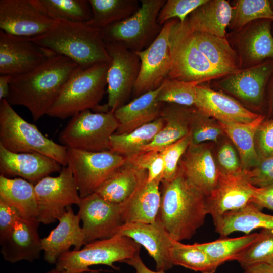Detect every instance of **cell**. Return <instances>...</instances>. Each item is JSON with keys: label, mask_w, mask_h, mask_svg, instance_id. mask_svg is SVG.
Here are the masks:
<instances>
[{"label": "cell", "mask_w": 273, "mask_h": 273, "mask_svg": "<svg viewBox=\"0 0 273 273\" xmlns=\"http://www.w3.org/2000/svg\"><path fill=\"white\" fill-rule=\"evenodd\" d=\"M71 59L55 54L33 70L12 76L6 100L28 109L35 121L47 113L66 82L79 68Z\"/></svg>", "instance_id": "6da1fadb"}, {"label": "cell", "mask_w": 273, "mask_h": 273, "mask_svg": "<svg viewBox=\"0 0 273 273\" xmlns=\"http://www.w3.org/2000/svg\"><path fill=\"white\" fill-rule=\"evenodd\" d=\"M161 202L157 217L175 241L190 239L207 215L206 197L178 169L170 180H162Z\"/></svg>", "instance_id": "7a4b0ae2"}, {"label": "cell", "mask_w": 273, "mask_h": 273, "mask_svg": "<svg viewBox=\"0 0 273 273\" xmlns=\"http://www.w3.org/2000/svg\"><path fill=\"white\" fill-rule=\"evenodd\" d=\"M29 39L56 54L71 59L83 69L111 61L101 29L84 22L57 20L48 32Z\"/></svg>", "instance_id": "3957f363"}, {"label": "cell", "mask_w": 273, "mask_h": 273, "mask_svg": "<svg viewBox=\"0 0 273 273\" xmlns=\"http://www.w3.org/2000/svg\"><path fill=\"white\" fill-rule=\"evenodd\" d=\"M109 63L79 67L64 85L47 115L64 119L99 106L107 85Z\"/></svg>", "instance_id": "277c9868"}, {"label": "cell", "mask_w": 273, "mask_h": 273, "mask_svg": "<svg viewBox=\"0 0 273 273\" xmlns=\"http://www.w3.org/2000/svg\"><path fill=\"white\" fill-rule=\"evenodd\" d=\"M0 145L14 153H37L63 166L67 165V148L44 136L22 118L6 99L0 102Z\"/></svg>", "instance_id": "5b68a950"}, {"label": "cell", "mask_w": 273, "mask_h": 273, "mask_svg": "<svg viewBox=\"0 0 273 273\" xmlns=\"http://www.w3.org/2000/svg\"><path fill=\"white\" fill-rule=\"evenodd\" d=\"M141 245L132 239L116 234L108 239L86 244L79 250L69 251L59 257L56 268L68 273L92 271L89 267L106 265L117 269L114 263L123 262L140 252Z\"/></svg>", "instance_id": "8992f818"}, {"label": "cell", "mask_w": 273, "mask_h": 273, "mask_svg": "<svg viewBox=\"0 0 273 273\" xmlns=\"http://www.w3.org/2000/svg\"><path fill=\"white\" fill-rule=\"evenodd\" d=\"M171 65L167 78L199 84L224 76L198 49L183 23L178 20L170 33Z\"/></svg>", "instance_id": "52a82bcc"}, {"label": "cell", "mask_w": 273, "mask_h": 273, "mask_svg": "<svg viewBox=\"0 0 273 273\" xmlns=\"http://www.w3.org/2000/svg\"><path fill=\"white\" fill-rule=\"evenodd\" d=\"M139 9L131 16L101 29L105 43H118L138 52L148 47L160 33L157 22L165 0H141Z\"/></svg>", "instance_id": "ba28073f"}, {"label": "cell", "mask_w": 273, "mask_h": 273, "mask_svg": "<svg viewBox=\"0 0 273 273\" xmlns=\"http://www.w3.org/2000/svg\"><path fill=\"white\" fill-rule=\"evenodd\" d=\"M113 111H82L72 117L59 140L67 148L89 152L109 150L111 136L119 127Z\"/></svg>", "instance_id": "9c48e42d"}, {"label": "cell", "mask_w": 273, "mask_h": 273, "mask_svg": "<svg viewBox=\"0 0 273 273\" xmlns=\"http://www.w3.org/2000/svg\"><path fill=\"white\" fill-rule=\"evenodd\" d=\"M126 161V157L110 150L89 152L67 148V166L81 198L94 193Z\"/></svg>", "instance_id": "30bf717a"}, {"label": "cell", "mask_w": 273, "mask_h": 273, "mask_svg": "<svg viewBox=\"0 0 273 273\" xmlns=\"http://www.w3.org/2000/svg\"><path fill=\"white\" fill-rule=\"evenodd\" d=\"M106 48L111 59L107 77L108 101L96 109L98 112H114L125 104L132 92L141 62L135 52L121 44L108 43Z\"/></svg>", "instance_id": "8fae6325"}, {"label": "cell", "mask_w": 273, "mask_h": 273, "mask_svg": "<svg viewBox=\"0 0 273 273\" xmlns=\"http://www.w3.org/2000/svg\"><path fill=\"white\" fill-rule=\"evenodd\" d=\"M37 202L36 220L44 224L55 222L81 197L70 168L63 166L55 177L46 176L34 185Z\"/></svg>", "instance_id": "7c38bea8"}, {"label": "cell", "mask_w": 273, "mask_h": 273, "mask_svg": "<svg viewBox=\"0 0 273 273\" xmlns=\"http://www.w3.org/2000/svg\"><path fill=\"white\" fill-rule=\"evenodd\" d=\"M177 19L166 22L154 41L146 49L135 52L141 67L132 90L137 97L161 86L167 78L171 65L170 33Z\"/></svg>", "instance_id": "4fadbf2b"}, {"label": "cell", "mask_w": 273, "mask_h": 273, "mask_svg": "<svg viewBox=\"0 0 273 273\" xmlns=\"http://www.w3.org/2000/svg\"><path fill=\"white\" fill-rule=\"evenodd\" d=\"M272 74L273 59H270L212 82L219 90L260 111L264 107L266 87Z\"/></svg>", "instance_id": "5bb4252c"}, {"label": "cell", "mask_w": 273, "mask_h": 273, "mask_svg": "<svg viewBox=\"0 0 273 273\" xmlns=\"http://www.w3.org/2000/svg\"><path fill=\"white\" fill-rule=\"evenodd\" d=\"M77 206L86 244L112 237L124 224L121 204L108 202L96 193L81 198Z\"/></svg>", "instance_id": "9a60e30c"}, {"label": "cell", "mask_w": 273, "mask_h": 273, "mask_svg": "<svg viewBox=\"0 0 273 273\" xmlns=\"http://www.w3.org/2000/svg\"><path fill=\"white\" fill-rule=\"evenodd\" d=\"M272 24L269 19H258L226 35L237 54L241 69L273 59Z\"/></svg>", "instance_id": "2e32d148"}, {"label": "cell", "mask_w": 273, "mask_h": 273, "mask_svg": "<svg viewBox=\"0 0 273 273\" xmlns=\"http://www.w3.org/2000/svg\"><path fill=\"white\" fill-rule=\"evenodd\" d=\"M28 38L0 30V74L11 76L29 72L55 55Z\"/></svg>", "instance_id": "e0dca14e"}, {"label": "cell", "mask_w": 273, "mask_h": 273, "mask_svg": "<svg viewBox=\"0 0 273 273\" xmlns=\"http://www.w3.org/2000/svg\"><path fill=\"white\" fill-rule=\"evenodd\" d=\"M56 22L41 13L30 0L0 1V29L6 33L35 37L48 32Z\"/></svg>", "instance_id": "ac0fdd59"}, {"label": "cell", "mask_w": 273, "mask_h": 273, "mask_svg": "<svg viewBox=\"0 0 273 273\" xmlns=\"http://www.w3.org/2000/svg\"><path fill=\"white\" fill-rule=\"evenodd\" d=\"M257 188L250 183L243 170L232 174L220 169L215 189L206 197L207 214L214 221L227 212L243 208L251 203Z\"/></svg>", "instance_id": "d6986e66"}, {"label": "cell", "mask_w": 273, "mask_h": 273, "mask_svg": "<svg viewBox=\"0 0 273 273\" xmlns=\"http://www.w3.org/2000/svg\"><path fill=\"white\" fill-rule=\"evenodd\" d=\"M116 234L128 237L144 247L154 259L156 270L165 271L173 267L170 249L175 240L158 219L148 223H125Z\"/></svg>", "instance_id": "ffe728a7"}, {"label": "cell", "mask_w": 273, "mask_h": 273, "mask_svg": "<svg viewBox=\"0 0 273 273\" xmlns=\"http://www.w3.org/2000/svg\"><path fill=\"white\" fill-rule=\"evenodd\" d=\"M196 93L194 107L218 122L247 123L261 115L246 108L227 94L208 85H197Z\"/></svg>", "instance_id": "44dd1931"}, {"label": "cell", "mask_w": 273, "mask_h": 273, "mask_svg": "<svg viewBox=\"0 0 273 273\" xmlns=\"http://www.w3.org/2000/svg\"><path fill=\"white\" fill-rule=\"evenodd\" d=\"M178 169L206 197L215 189L220 169L209 145L190 144L182 156Z\"/></svg>", "instance_id": "7402d4cb"}, {"label": "cell", "mask_w": 273, "mask_h": 273, "mask_svg": "<svg viewBox=\"0 0 273 273\" xmlns=\"http://www.w3.org/2000/svg\"><path fill=\"white\" fill-rule=\"evenodd\" d=\"M39 223L36 219L21 217L0 239L1 253L6 261L11 263L22 260L32 262L39 258L42 251Z\"/></svg>", "instance_id": "603a6c76"}, {"label": "cell", "mask_w": 273, "mask_h": 273, "mask_svg": "<svg viewBox=\"0 0 273 273\" xmlns=\"http://www.w3.org/2000/svg\"><path fill=\"white\" fill-rule=\"evenodd\" d=\"M61 169L59 163L44 155L14 153L0 145V172L4 176H19L35 185Z\"/></svg>", "instance_id": "cb8c5ba5"}, {"label": "cell", "mask_w": 273, "mask_h": 273, "mask_svg": "<svg viewBox=\"0 0 273 273\" xmlns=\"http://www.w3.org/2000/svg\"><path fill=\"white\" fill-rule=\"evenodd\" d=\"M58 220L57 226L41 240L44 260L50 264H56L59 257L69 251L71 247L74 246L73 250L77 251L86 244L80 219L74 214L72 206L68 207Z\"/></svg>", "instance_id": "d4e9b609"}, {"label": "cell", "mask_w": 273, "mask_h": 273, "mask_svg": "<svg viewBox=\"0 0 273 273\" xmlns=\"http://www.w3.org/2000/svg\"><path fill=\"white\" fill-rule=\"evenodd\" d=\"M234 6L228 1L207 0L190 13L184 23L192 31L226 38Z\"/></svg>", "instance_id": "484cf974"}, {"label": "cell", "mask_w": 273, "mask_h": 273, "mask_svg": "<svg viewBox=\"0 0 273 273\" xmlns=\"http://www.w3.org/2000/svg\"><path fill=\"white\" fill-rule=\"evenodd\" d=\"M160 88L137 97L114 111L119 125L116 134L129 132L160 117L164 105L157 100Z\"/></svg>", "instance_id": "4316f807"}, {"label": "cell", "mask_w": 273, "mask_h": 273, "mask_svg": "<svg viewBox=\"0 0 273 273\" xmlns=\"http://www.w3.org/2000/svg\"><path fill=\"white\" fill-rule=\"evenodd\" d=\"M161 182L145 178L131 196L121 204L124 223H152L156 220L161 202Z\"/></svg>", "instance_id": "83f0119b"}, {"label": "cell", "mask_w": 273, "mask_h": 273, "mask_svg": "<svg viewBox=\"0 0 273 273\" xmlns=\"http://www.w3.org/2000/svg\"><path fill=\"white\" fill-rule=\"evenodd\" d=\"M193 107L164 104L160 116L164 121V126L141 151H160L189 134Z\"/></svg>", "instance_id": "f1b7e54d"}, {"label": "cell", "mask_w": 273, "mask_h": 273, "mask_svg": "<svg viewBox=\"0 0 273 273\" xmlns=\"http://www.w3.org/2000/svg\"><path fill=\"white\" fill-rule=\"evenodd\" d=\"M183 23L198 49L211 64L224 76L241 69L237 54L226 38L192 31Z\"/></svg>", "instance_id": "f546056e"}, {"label": "cell", "mask_w": 273, "mask_h": 273, "mask_svg": "<svg viewBox=\"0 0 273 273\" xmlns=\"http://www.w3.org/2000/svg\"><path fill=\"white\" fill-rule=\"evenodd\" d=\"M215 231L222 238L235 232L249 234L253 230H273V215L263 213L252 203L227 212L213 221Z\"/></svg>", "instance_id": "4dcf8cb0"}, {"label": "cell", "mask_w": 273, "mask_h": 273, "mask_svg": "<svg viewBox=\"0 0 273 273\" xmlns=\"http://www.w3.org/2000/svg\"><path fill=\"white\" fill-rule=\"evenodd\" d=\"M265 116L261 114L254 121L247 123L220 122L224 133L230 138L237 151L242 169L248 170L261 161L255 144L256 131Z\"/></svg>", "instance_id": "1f68e13d"}, {"label": "cell", "mask_w": 273, "mask_h": 273, "mask_svg": "<svg viewBox=\"0 0 273 273\" xmlns=\"http://www.w3.org/2000/svg\"><path fill=\"white\" fill-rule=\"evenodd\" d=\"M147 177V171L138 168L127 159L126 163L95 193L108 202L122 204L131 196Z\"/></svg>", "instance_id": "d6a6232c"}, {"label": "cell", "mask_w": 273, "mask_h": 273, "mask_svg": "<svg viewBox=\"0 0 273 273\" xmlns=\"http://www.w3.org/2000/svg\"><path fill=\"white\" fill-rule=\"evenodd\" d=\"M0 201L15 208L23 218H36L37 202L34 185L23 178H11L1 175Z\"/></svg>", "instance_id": "836d02e7"}, {"label": "cell", "mask_w": 273, "mask_h": 273, "mask_svg": "<svg viewBox=\"0 0 273 273\" xmlns=\"http://www.w3.org/2000/svg\"><path fill=\"white\" fill-rule=\"evenodd\" d=\"M164 124L160 117L129 132L114 133L110 139L109 150L126 157L136 154L153 140Z\"/></svg>", "instance_id": "e575fe53"}, {"label": "cell", "mask_w": 273, "mask_h": 273, "mask_svg": "<svg viewBox=\"0 0 273 273\" xmlns=\"http://www.w3.org/2000/svg\"><path fill=\"white\" fill-rule=\"evenodd\" d=\"M88 2L92 17L90 20L84 23L99 29L128 18L140 7L136 0H89Z\"/></svg>", "instance_id": "d590c367"}, {"label": "cell", "mask_w": 273, "mask_h": 273, "mask_svg": "<svg viewBox=\"0 0 273 273\" xmlns=\"http://www.w3.org/2000/svg\"><path fill=\"white\" fill-rule=\"evenodd\" d=\"M43 15L54 20L86 22L90 20L92 11L86 0H30Z\"/></svg>", "instance_id": "8d00e7d4"}, {"label": "cell", "mask_w": 273, "mask_h": 273, "mask_svg": "<svg viewBox=\"0 0 273 273\" xmlns=\"http://www.w3.org/2000/svg\"><path fill=\"white\" fill-rule=\"evenodd\" d=\"M255 233L243 236L223 238L214 241L197 243L210 258L219 266L229 261H238L245 251L259 238Z\"/></svg>", "instance_id": "74e56055"}, {"label": "cell", "mask_w": 273, "mask_h": 273, "mask_svg": "<svg viewBox=\"0 0 273 273\" xmlns=\"http://www.w3.org/2000/svg\"><path fill=\"white\" fill-rule=\"evenodd\" d=\"M173 265H179L201 273H215L219 266L196 243L184 244L174 241L170 249Z\"/></svg>", "instance_id": "f35d334b"}, {"label": "cell", "mask_w": 273, "mask_h": 273, "mask_svg": "<svg viewBox=\"0 0 273 273\" xmlns=\"http://www.w3.org/2000/svg\"><path fill=\"white\" fill-rule=\"evenodd\" d=\"M229 25L231 31L236 32L249 23L258 19L273 21V9L269 0H237Z\"/></svg>", "instance_id": "ab89813d"}, {"label": "cell", "mask_w": 273, "mask_h": 273, "mask_svg": "<svg viewBox=\"0 0 273 273\" xmlns=\"http://www.w3.org/2000/svg\"><path fill=\"white\" fill-rule=\"evenodd\" d=\"M199 84L167 78L161 86L158 101L164 104H175L185 106H194L196 87Z\"/></svg>", "instance_id": "60d3db41"}, {"label": "cell", "mask_w": 273, "mask_h": 273, "mask_svg": "<svg viewBox=\"0 0 273 273\" xmlns=\"http://www.w3.org/2000/svg\"><path fill=\"white\" fill-rule=\"evenodd\" d=\"M192 144H200L207 141L217 142L224 133L216 119L193 106L190 125Z\"/></svg>", "instance_id": "b9f144b4"}, {"label": "cell", "mask_w": 273, "mask_h": 273, "mask_svg": "<svg viewBox=\"0 0 273 273\" xmlns=\"http://www.w3.org/2000/svg\"><path fill=\"white\" fill-rule=\"evenodd\" d=\"M259 233L257 240L238 261L243 269L257 263L273 265V230L262 229Z\"/></svg>", "instance_id": "7bdbcfd3"}, {"label": "cell", "mask_w": 273, "mask_h": 273, "mask_svg": "<svg viewBox=\"0 0 273 273\" xmlns=\"http://www.w3.org/2000/svg\"><path fill=\"white\" fill-rule=\"evenodd\" d=\"M126 158L133 165L147 171L149 181L162 180L165 165L160 151H142Z\"/></svg>", "instance_id": "ee69618b"}, {"label": "cell", "mask_w": 273, "mask_h": 273, "mask_svg": "<svg viewBox=\"0 0 273 273\" xmlns=\"http://www.w3.org/2000/svg\"><path fill=\"white\" fill-rule=\"evenodd\" d=\"M207 0H167L160 10L158 23L163 26L166 22L178 18L183 23L189 15Z\"/></svg>", "instance_id": "f6af8a7d"}, {"label": "cell", "mask_w": 273, "mask_h": 273, "mask_svg": "<svg viewBox=\"0 0 273 273\" xmlns=\"http://www.w3.org/2000/svg\"><path fill=\"white\" fill-rule=\"evenodd\" d=\"M191 143V136L189 133L186 136L160 151L165 165L162 180H170L175 176L180 159Z\"/></svg>", "instance_id": "bcb514c9"}, {"label": "cell", "mask_w": 273, "mask_h": 273, "mask_svg": "<svg viewBox=\"0 0 273 273\" xmlns=\"http://www.w3.org/2000/svg\"><path fill=\"white\" fill-rule=\"evenodd\" d=\"M257 151L261 160L273 157V118L265 119L255 135Z\"/></svg>", "instance_id": "7dc6e473"}, {"label": "cell", "mask_w": 273, "mask_h": 273, "mask_svg": "<svg viewBox=\"0 0 273 273\" xmlns=\"http://www.w3.org/2000/svg\"><path fill=\"white\" fill-rule=\"evenodd\" d=\"M250 183L261 188L273 184V157L262 159L259 164L243 170Z\"/></svg>", "instance_id": "c3c4849f"}, {"label": "cell", "mask_w": 273, "mask_h": 273, "mask_svg": "<svg viewBox=\"0 0 273 273\" xmlns=\"http://www.w3.org/2000/svg\"><path fill=\"white\" fill-rule=\"evenodd\" d=\"M239 156L233 145L226 142L219 148L217 160L219 169L226 173H237L243 171Z\"/></svg>", "instance_id": "681fc988"}, {"label": "cell", "mask_w": 273, "mask_h": 273, "mask_svg": "<svg viewBox=\"0 0 273 273\" xmlns=\"http://www.w3.org/2000/svg\"><path fill=\"white\" fill-rule=\"evenodd\" d=\"M21 217L15 208L0 201V239L7 235Z\"/></svg>", "instance_id": "f907efd6"}, {"label": "cell", "mask_w": 273, "mask_h": 273, "mask_svg": "<svg viewBox=\"0 0 273 273\" xmlns=\"http://www.w3.org/2000/svg\"><path fill=\"white\" fill-rule=\"evenodd\" d=\"M251 203L261 210L267 208L273 211V184L257 188Z\"/></svg>", "instance_id": "816d5d0a"}, {"label": "cell", "mask_w": 273, "mask_h": 273, "mask_svg": "<svg viewBox=\"0 0 273 273\" xmlns=\"http://www.w3.org/2000/svg\"><path fill=\"white\" fill-rule=\"evenodd\" d=\"M123 263L132 266L135 269L134 273H165L164 271H153L148 268L143 263L140 256V252L130 259L124 261Z\"/></svg>", "instance_id": "f5cc1de1"}, {"label": "cell", "mask_w": 273, "mask_h": 273, "mask_svg": "<svg viewBox=\"0 0 273 273\" xmlns=\"http://www.w3.org/2000/svg\"><path fill=\"white\" fill-rule=\"evenodd\" d=\"M264 107L267 110L265 119L273 118V74L270 77L266 87Z\"/></svg>", "instance_id": "db71d44e"}, {"label": "cell", "mask_w": 273, "mask_h": 273, "mask_svg": "<svg viewBox=\"0 0 273 273\" xmlns=\"http://www.w3.org/2000/svg\"><path fill=\"white\" fill-rule=\"evenodd\" d=\"M243 273H273V265L265 263H257L245 268Z\"/></svg>", "instance_id": "11a10c76"}, {"label": "cell", "mask_w": 273, "mask_h": 273, "mask_svg": "<svg viewBox=\"0 0 273 273\" xmlns=\"http://www.w3.org/2000/svg\"><path fill=\"white\" fill-rule=\"evenodd\" d=\"M12 76L7 74L0 75V100L6 99L9 95Z\"/></svg>", "instance_id": "9f6ffc18"}, {"label": "cell", "mask_w": 273, "mask_h": 273, "mask_svg": "<svg viewBox=\"0 0 273 273\" xmlns=\"http://www.w3.org/2000/svg\"><path fill=\"white\" fill-rule=\"evenodd\" d=\"M47 273H68V272H66L65 270L58 269L55 268L54 269H53L49 271ZM83 273H86V272H83Z\"/></svg>", "instance_id": "6f0895ef"}, {"label": "cell", "mask_w": 273, "mask_h": 273, "mask_svg": "<svg viewBox=\"0 0 273 273\" xmlns=\"http://www.w3.org/2000/svg\"><path fill=\"white\" fill-rule=\"evenodd\" d=\"M89 273H99V271L97 270H92V271H89Z\"/></svg>", "instance_id": "680465c9"}, {"label": "cell", "mask_w": 273, "mask_h": 273, "mask_svg": "<svg viewBox=\"0 0 273 273\" xmlns=\"http://www.w3.org/2000/svg\"><path fill=\"white\" fill-rule=\"evenodd\" d=\"M270 4H271V7L273 9V0H271L270 1Z\"/></svg>", "instance_id": "91938a15"}, {"label": "cell", "mask_w": 273, "mask_h": 273, "mask_svg": "<svg viewBox=\"0 0 273 273\" xmlns=\"http://www.w3.org/2000/svg\"><path fill=\"white\" fill-rule=\"evenodd\" d=\"M272 34H273V24H272Z\"/></svg>", "instance_id": "94428289"}]
</instances>
